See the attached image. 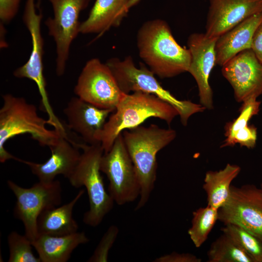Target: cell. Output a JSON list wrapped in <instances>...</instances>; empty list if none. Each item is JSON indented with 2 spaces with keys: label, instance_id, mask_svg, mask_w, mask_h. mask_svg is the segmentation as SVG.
<instances>
[{
  "label": "cell",
  "instance_id": "6da1fadb",
  "mask_svg": "<svg viewBox=\"0 0 262 262\" xmlns=\"http://www.w3.org/2000/svg\"><path fill=\"white\" fill-rule=\"evenodd\" d=\"M137 46L140 58L160 78L188 72L190 51L177 43L166 21L155 19L145 22L138 30Z\"/></svg>",
  "mask_w": 262,
  "mask_h": 262
},
{
  "label": "cell",
  "instance_id": "7a4b0ae2",
  "mask_svg": "<svg viewBox=\"0 0 262 262\" xmlns=\"http://www.w3.org/2000/svg\"><path fill=\"white\" fill-rule=\"evenodd\" d=\"M122 134L140 182L139 199L135 208V210H139L147 204L155 186L158 167L157 154L175 139L176 131L151 124L126 130Z\"/></svg>",
  "mask_w": 262,
  "mask_h": 262
},
{
  "label": "cell",
  "instance_id": "3957f363",
  "mask_svg": "<svg viewBox=\"0 0 262 262\" xmlns=\"http://www.w3.org/2000/svg\"><path fill=\"white\" fill-rule=\"evenodd\" d=\"M177 115L179 113L173 106L153 95L140 91L125 94L99 135L104 153L111 149L124 130L140 126L150 117L163 120L169 125Z\"/></svg>",
  "mask_w": 262,
  "mask_h": 262
},
{
  "label": "cell",
  "instance_id": "277c9868",
  "mask_svg": "<svg viewBox=\"0 0 262 262\" xmlns=\"http://www.w3.org/2000/svg\"><path fill=\"white\" fill-rule=\"evenodd\" d=\"M3 105L0 109V162L3 163L19 158L14 156L4 148L5 143L16 135L28 133L43 147L49 148L55 145L61 132L47 128L48 120L39 116L33 104L22 97L10 94L2 95Z\"/></svg>",
  "mask_w": 262,
  "mask_h": 262
},
{
  "label": "cell",
  "instance_id": "5b68a950",
  "mask_svg": "<svg viewBox=\"0 0 262 262\" xmlns=\"http://www.w3.org/2000/svg\"><path fill=\"white\" fill-rule=\"evenodd\" d=\"M80 149L82 152L79 161L67 179L73 187L86 188L89 209L83 214V222L89 226L96 227L112 210L115 202L106 192L100 174V163L104 154L101 145H89L83 143Z\"/></svg>",
  "mask_w": 262,
  "mask_h": 262
},
{
  "label": "cell",
  "instance_id": "8992f818",
  "mask_svg": "<svg viewBox=\"0 0 262 262\" xmlns=\"http://www.w3.org/2000/svg\"><path fill=\"white\" fill-rule=\"evenodd\" d=\"M106 65L111 69L120 90L125 94L140 91L153 95L173 106L178 112L181 123L186 126L193 114L203 112L202 105L177 99L164 89L154 73L143 64L136 66L131 56L123 60L112 58Z\"/></svg>",
  "mask_w": 262,
  "mask_h": 262
},
{
  "label": "cell",
  "instance_id": "52a82bcc",
  "mask_svg": "<svg viewBox=\"0 0 262 262\" xmlns=\"http://www.w3.org/2000/svg\"><path fill=\"white\" fill-rule=\"evenodd\" d=\"M7 182L16 197L14 215L23 222L24 235L32 242L38 235L37 222L39 216L44 211L61 203V182L58 180L49 183L39 181L29 188H23L10 180Z\"/></svg>",
  "mask_w": 262,
  "mask_h": 262
},
{
  "label": "cell",
  "instance_id": "ba28073f",
  "mask_svg": "<svg viewBox=\"0 0 262 262\" xmlns=\"http://www.w3.org/2000/svg\"><path fill=\"white\" fill-rule=\"evenodd\" d=\"M100 169L109 180V193L117 205L132 202L139 197L140 182L122 133L111 149L103 154Z\"/></svg>",
  "mask_w": 262,
  "mask_h": 262
},
{
  "label": "cell",
  "instance_id": "9c48e42d",
  "mask_svg": "<svg viewBox=\"0 0 262 262\" xmlns=\"http://www.w3.org/2000/svg\"><path fill=\"white\" fill-rule=\"evenodd\" d=\"M48 0L53 16L47 18L45 25L55 43L56 73L61 76L66 70L71 44L80 33V14L89 0Z\"/></svg>",
  "mask_w": 262,
  "mask_h": 262
},
{
  "label": "cell",
  "instance_id": "30bf717a",
  "mask_svg": "<svg viewBox=\"0 0 262 262\" xmlns=\"http://www.w3.org/2000/svg\"><path fill=\"white\" fill-rule=\"evenodd\" d=\"M74 93L81 99L99 108L114 110L125 95L109 66L97 58L88 60L84 65Z\"/></svg>",
  "mask_w": 262,
  "mask_h": 262
},
{
  "label": "cell",
  "instance_id": "8fae6325",
  "mask_svg": "<svg viewBox=\"0 0 262 262\" xmlns=\"http://www.w3.org/2000/svg\"><path fill=\"white\" fill-rule=\"evenodd\" d=\"M35 0H27L23 12V20L30 33L32 50L28 61L16 68L13 73L18 78H27L36 84L41 96V108L50 120L56 118L49 102L46 90V82L43 74V56L44 40L41 22L42 14L37 13Z\"/></svg>",
  "mask_w": 262,
  "mask_h": 262
},
{
  "label": "cell",
  "instance_id": "7c38bea8",
  "mask_svg": "<svg viewBox=\"0 0 262 262\" xmlns=\"http://www.w3.org/2000/svg\"><path fill=\"white\" fill-rule=\"evenodd\" d=\"M218 220L233 224L262 240V191L253 184L231 185L226 203L218 209Z\"/></svg>",
  "mask_w": 262,
  "mask_h": 262
},
{
  "label": "cell",
  "instance_id": "4fadbf2b",
  "mask_svg": "<svg viewBox=\"0 0 262 262\" xmlns=\"http://www.w3.org/2000/svg\"><path fill=\"white\" fill-rule=\"evenodd\" d=\"M221 71L232 86L238 102L262 94V63L251 49L229 60L222 66Z\"/></svg>",
  "mask_w": 262,
  "mask_h": 262
},
{
  "label": "cell",
  "instance_id": "5bb4252c",
  "mask_svg": "<svg viewBox=\"0 0 262 262\" xmlns=\"http://www.w3.org/2000/svg\"><path fill=\"white\" fill-rule=\"evenodd\" d=\"M217 38L209 37L205 33H193L187 41L191 55L188 72L196 82L200 104L208 109L213 108V93L209 78L216 65L215 48Z\"/></svg>",
  "mask_w": 262,
  "mask_h": 262
},
{
  "label": "cell",
  "instance_id": "9a60e30c",
  "mask_svg": "<svg viewBox=\"0 0 262 262\" xmlns=\"http://www.w3.org/2000/svg\"><path fill=\"white\" fill-rule=\"evenodd\" d=\"M262 13V0H209L205 34L218 37L244 20Z\"/></svg>",
  "mask_w": 262,
  "mask_h": 262
},
{
  "label": "cell",
  "instance_id": "2e32d148",
  "mask_svg": "<svg viewBox=\"0 0 262 262\" xmlns=\"http://www.w3.org/2000/svg\"><path fill=\"white\" fill-rule=\"evenodd\" d=\"M115 110L99 108L79 97L70 99L64 110L68 128L89 145L101 144L99 135L110 114Z\"/></svg>",
  "mask_w": 262,
  "mask_h": 262
},
{
  "label": "cell",
  "instance_id": "e0dca14e",
  "mask_svg": "<svg viewBox=\"0 0 262 262\" xmlns=\"http://www.w3.org/2000/svg\"><path fill=\"white\" fill-rule=\"evenodd\" d=\"M50 149L51 156L43 163H36L21 159L18 161L27 165L32 173L38 178L39 181L51 182L59 175L68 179L80 159V148L70 141L66 131L61 132L56 144Z\"/></svg>",
  "mask_w": 262,
  "mask_h": 262
},
{
  "label": "cell",
  "instance_id": "ac0fdd59",
  "mask_svg": "<svg viewBox=\"0 0 262 262\" xmlns=\"http://www.w3.org/2000/svg\"><path fill=\"white\" fill-rule=\"evenodd\" d=\"M262 20V13L244 20L220 36L215 44L216 65L223 66L240 52L251 49L254 32Z\"/></svg>",
  "mask_w": 262,
  "mask_h": 262
},
{
  "label": "cell",
  "instance_id": "d6986e66",
  "mask_svg": "<svg viewBox=\"0 0 262 262\" xmlns=\"http://www.w3.org/2000/svg\"><path fill=\"white\" fill-rule=\"evenodd\" d=\"M129 0H96L88 17L81 23L80 33L102 34L118 26L129 10Z\"/></svg>",
  "mask_w": 262,
  "mask_h": 262
},
{
  "label": "cell",
  "instance_id": "ffe728a7",
  "mask_svg": "<svg viewBox=\"0 0 262 262\" xmlns=\"http://www.w3.org/2000/svg\"><path fill=\"white\" fill-rule=\"evenodd\" d=\"M89 241L83 231L63 236L39 234L32 246L41 262H66L77 246Z\"/></svg>",
  "mask_w": 262,
  "mask_h": 262
},
{
  "label": "cell",
  "instance_id": "44dd1931",
  "mask_svg": "<svg viewBox=\"0 0 262 262\" xmlns=\"http://www.w3.org/2000/svg\"><path fill=\"white\" fill-rule=\"evenodd\" d=\"M84 193V190H81L69 203L42 212L37 222L38 235L63 236L77 232L79 227L73 218V210Z\"/></svg>",
  "mask_w": 262,
  "mask_h": 262
},
{
  "label": "cell",
  "instance_id": "7402d4cb",
  "mask_svg": "<svg viewBox=\"0 0 262 262\" xmlns=\"http://www.w3.org/2000/svg\"><path fill=\"white\" fill-rule=\"evenodd\" d=\"M240 171L239 165L227 164L222 169L206 173L202 187L207 195L208 205L218 210L226 203L231 183Z\"/></svg>",
  "mask_w": 262,
  "mask_h": 262
},
{
  "label": "cell",
  "instance_id": "603a6c76",
  "mask_svg": "<svg viewBox=\"0 0 262 262\" xmlns=\"http://www.w3.org/2000/svg\"><path fill=\"white\" fill-rule=\"evenodd\" d=\"M208 262H253L251 258L228 235L222 233L207 251Z\"/></svg>",
  "mask_w": 262,
  "mask_h": 262
},
{
  "label": "cell",
  "instance_id": "cb8c5ba5",
  "mask_svg": "<svg viewBox=\"0 0 262 262\" xmlns=\"http://www.w3.org/2000/svg\"><path fill=\"white\" fill-rule=\"evenodd\" d=\"M217 220L218 210L209 205L193 212L191 226L188 234L196 247H200L207 240Z\"/></svg>",
  "mask_w": 262,
  "mask_h": 262
},
{
  "label": "cell",
  "instance_id": "d4e9b609",
  "mask_svg": "<svg viewBox=\"0 0 262 262\" xmlns=\"http://www.w3.org/2000/svg\"><path fill=\"white\" fill-rule=\"evenodd\" d=\"M220 230L222 233L230 236L253 262H262V240L261 239L233 224L224 225Z\"/></svg>",
  "mask_w": 262,
  "mask_h": 262
},
{
  "label": "cell",
  "instance_id": "484cf974",
  "mask_svg": "<svg viewBox=\"0 0 262 262\" xmlns=\"http://www.w3.org/2000/svg\"><path fill=\"white\" fill-rule=\"evenodd\" d=\"M240 109L239 115L232 121L227 124L225 126L226 139L221 146V147L233 146V138L235 133L242 128L247 126L249 121L260 111L261 102L257 98H250L243 102Z\"/></svg>",
  "mask_w": 262,
  "mask_h": 262
},
{
  "label": "cell",
  "instance_id": "4316f807",
  "mask_svg": "<svg viewBox=\"0 0 262 262\" xmlns=\"http://www.w3.org/2000/svg\"><path fill=\"white\" fill-rule=\"evenodd\" d=\"M9 250V262H41L33 254L32 241L25 235L11 232L7 238Z\"/></svg>",
  "mask_w": 262,
  "mask_h": 262
},
{
  "label": "cell",
  "instance_id": "83f0119b",
  "mask_svg": "<svg viewBox=\"0 0 262 262\" xmlns=\"http://www.w3.org/2000/svg\"><path fill=\"white\" fill-rule=\"evenodd\" d=\"M119 229L117 226L115 225L110 226L101 238L88 262H107L109 251L115 241Z\"/></svg>",
  "mask_w": 262,
  "mask_h": 262
},
{
  "label": "cell",
  "instance_id": "f1b7e54d",
  "mask_svg": "<svg viewBox=\"0 0 262 262\" xmlns=\"http://www.w3.org/2000/svg\"><path fill=\"white\" fill-rule=\"evenodd\" d=\"M257 138L256 127L253 125H247L235 133L233 138V146L239 144L241 147L252 148L256 144Z\"/></svg>",
  "mask_w": 262,
  "mask_h": 262
},
{
  "label": "cell",
  "instance_id": "f546056e",
  "mask_svg": "<svg viewBox=\"0 0 262 262\" xmlns=\"http://www.w3.org/2000/svg\"><path fill=\"white\" fill-rule=\"evenodd\" d=\"M21 0H0V19L2 23H8L16 16Z\"/></svg>",
  "mask_w": 262,
  "mask_h": 262
},
{
  "label": "cell",
  "instance_id": "4dcf8cb0",
  "mask_svg": "<svg viewBox=\"0 0 262 262\" xmlns=\"http://www.w3.org/2000/svg\"><path fill=\"white\" fill-rule=\"evenodd\" d=\"M201 261L200 258L193 254L180 253L176 252L161 256L153 261L154 262H201Z\"/></svg>",
  "mask_w": 262,
  "mask_h": 262
},
{
  "label": "cell",
  "instance_id": "1f68e13d",
  "mask_svg": "<svg viewBox=\"0 0 262 262\" xmlns=\"http://www.w3.org/2000/svg\"><path fill=\"white\" fill-rule=\"evenodd\" d=\"M251 49L259 61L262 63V20L253 34Z\"/></svg>",
  "mask_w": 262,
  "mask_h": 262
},
{
  "label": "cell",
  "instance_id": "d6a6232c",
  "mask_svg": "<svg viewBox=\"0 0 262 262\" xmlns=\"http://www.w3.org/2000/svg\"><path fill=\"white\" fill-rule=\"evenodd\" d=\"M141 0H130L128 4V8L130 9L131 7L137 4Z\"/></svg>",
  "mask_w": 262,
  "mask_h": 262
},
{
  "label": "cell",
  "instance_id": "836d02e7",
  "mask_svg": "<svg viewBox=\"0 0 262 262\" xmlns=\"http://www.w3.org/2000/svg\"><path fill=\"white\" fill-rule=\"evenodd\" d=\"M42 0H37L36 3L37 8H39L40 6Z\"/></svg>",
  "mask_w": 262,
  "mask_h": 262
},
{
  "label": "cell",
  "instance_id": "e575fe53",
  "mask_svg": "<svg viewBox=\"0 0 262 262\" xmlns=\"http://www.w3.org/2000/svg\"><path fill=\"white\" fill-rule=\"evenodd\" d=\"M260 188L261 189V190H262V184H261V188Z\"/></svg>",
  "mask_w": 262,
  "mask_h": 262
}]
</instances>
